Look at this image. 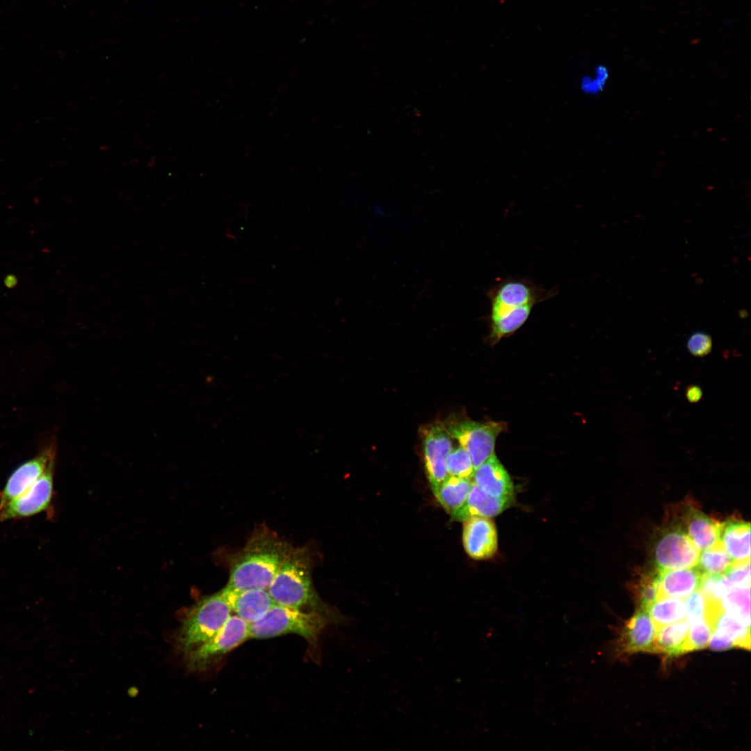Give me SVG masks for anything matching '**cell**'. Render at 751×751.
Wrapping results in <instances>:
<instances>
[{
  "mask_svg": "<svg viewBox=\"0 0 751 751\" xmlns=\"http://www.w3.org/2000/svg\"><path fill=\"white\" fill-rule=\"evenodd\" d=\"M687 348L689 352L698 357H702L709 354L712 348V340L711 337L703 332H696L692 334L687 341Z\"/></svg>",
  "mask_w": 751,
  "mask_h": 751,
  "instance_id": "cell-31",
  "label": "cell"
},
{
  "mask_svg": "<svg viewBox=\"0 0 751 751\" xmlns=\"http://www.w3.org/2000/svg\"><path fill=\"white\" fill-rule=\"evenodd\" d=\"M221 592L232 612L248 624L260 620L276 604L267 589L232 590L224 588Z\"/></svg>",
  "mask_w": 751,
  "mask_h": 751,
  "instance_id": "cell-13",
  "label": "cell"
},
{
  "mask_svg": "<svg viewBox=\"0 0 751 751\" xmlns=\"http://www.w3.org/2000/svg\"><path fill=\"white\" fill-rule=\"evenodd\" d=\"M231 612L221 590L200 599L188 610L176 635L178 650L186 657L224 626Z\"/></svg>",
  "mask_w": 751,
  "mask_h": 751,
  "instance_id": "cell-5",
  "label": "cell"
},
{
  "mask_svg": "<svg viewBox=\"0 0 751 751\" xmlns=\"http://www.w3.org/2000/svg\"><path fill=\"white\" fill-rule=\"evenodd\" d=\"M750 560L734 562L724 575L732 587L750 586Z\"/></svg>",
  "mask_w": 751,
  "mask_h": 751,
  "instance_id": "cell-29",
  "label": "cell"
},
{
  "mask_svg": "<svg viewBox=\"0 0 751 751\" xmlns=\"http://www.w3.org/2000/svg\"><path fill=\"white\" fill-rule=\"evenodd\" d=\"M686 618L688 622L704 618L706 608V598L703 593L697 590L686 597L685 601Z\"/></svg>",
  "mask_w": 751,
  "mask_h": 751,
  "instance_id": "cell-30",
  "label": "cell"
},
{
  "mask_svg": "<svg viewBox=\"0 0 751 751\" xmlns=\"http://www.w3.org/2000/svg\"><path fill=\"white\" fill-rule=\"evenodd\" d=\"M312 563L307 547H291L268 591L279 605L320 613L335 620L337 613L320 599L314 588Z\"/></svg>",
  "mask_w": 751,
  "mask_h": 751,
  "instance_id": "cell-3",
  "label": "cell"
},
{
  "mask_svg": "<svg viewBox=\"0 0 751 751\" xmlns=\"http://www.w3.org/2000/svg\"><path fill=\"white\" fill-rule=\"evenodd\" d=\"M727 613L750 626V586L732 587L721 598Z\"/></svg>",
  "mask_w": 751,
  "mask_h": 751,
  "instance_id": "cell-24",
  "label": "cell"
},
{
  "mask_svg": "<svg viewBox=\"0 0 751 751\" xmlns=\"http://www.w3.org/2000/svg\"><path fill=\"white\" fill-rule=\"evenodd\" d=\"M713 631L731 640L734 647L750 649V626L725 611L717 620Z\"/></svg>",
  "mask_w": 751,
  "mask_h": 751,
  "instance_id": "cell-25",
  "label": "cell"
},
{
  "mask_svg": "<svg viewBox=\"0 0 751 751\" xmlns=\"http://www.w3.org/2000/svg\"><path fill=\"white\" fill-rule=\"evenodd\" d=\"M631 590L634 595L638 609L648 608L659 599V588L658 574L641 572L633 581Z\"/></svg>",
  "mask_w": 751,
  "mask_h": 751,
  "instance_id": "cell-26",
  "label": "cell"
},
{
  "mask_svg": "<svg viewBox=\"0 0 751 751\" xmlns=\"http://www.w3.org/2000/svg\"><path fill=\"white\" fill-rule=\"evenodd\" d=\"M56 458L51 459L42 475L24 493L0 509V522L31 517L50 510Z\"/></svg>",
  "mask_w": 751,
  "mask_h": 751,
  "instance_id": "cell-8",
  "label": "cell"
},
{
  "mask_svg": "<svg viewBox=\"0 0 751 751\" xmlns=\"http://www.w3.org/2000/svg\"><path fill=\"white\" fill-rule=\"evenodd\" d=\"M462 541L467 554L474 559L492 557L497 550V533L488 517H473L465 521Z\"/></svg>",
  "mask_w": 751,
  "mask_h": 751,
  "instance_id": "cell-12",
  "label": "cell"
},
{
  "mask_svg": "<svg viewBox=\"0 0 751 751\" xmlns=\"http://www.w3.org/2000/svg\"><path fill=\"white\" fill-rule=\"evenodd\" d=\"M250 638V624L236 615H230L224 626L186 658L191 671H202L213 662Z\"/></svg>",
  "mask_w": 751,
  "mask_h": 751,
  "instance_id": "cell-7",
  "label": "cell"
},
{
  "mask_svg": "<svg viewBox=\"0 0 751 751\" xmlns=\"http://www.w3.org/2000/svg\"><path fill=\"white\" fill-rule=\"evenodd\" d=\"M700 550L679 526L665 529L654 549L656 572L694 567Z\"/></svg>",
  "mask_w": 751,
  "mask_h": 751,
  "instance_id": "cell-9",
  "label": "cell"
},
{
  "mask_svg": "<svg viewBox=\"0 0 751 751\" xmlns=\"http://www.w3.org/2000/svg\"><path fill=\"white\" fill-rule=\"evenodd\" d=\"M720 540L734 562L750 560V524L738 519L721 523Z\"/></svg>",
  "mask_w": 751,
  "mask_h": 751,
  "instance_id": "cell-19",
  "label": "cell"
},
{
  "mask_svg": "<svg viewBox=\"0 0 751 751\" xmlns=\"http://www.w3.org/2000/svg\"><path fill=\"white\" fill-rule=\"evenodd\" d=\"M656 627L647 610L638 609L628 620L617 640L620 654L652 652Z\"/></svg>",
  "mask_w": 751,
  "mask_h": 751,
  "instance_id": "cell-14",
  "label": "cell"
},
{
  "mask_svg": "<svg viewBox=\"0 0 751 751\" xmlns=\"http://www.w3.org/2000/svg\"><path fill=\"white\" fill-rule=\"evenodd\" d=\"M452 438L469 453L474 469L494 453L496 437L503 431V423L477 422L467 419H453L444 424Z\"/></svg>",
  "mask_w": 751,
  "mask_h": 751,
  "instance_id": "cell-6",
  "label": "cell"
},
{
  "mask_svg": "<svg viewBox=\"0 0 751 751\" xmlns=\"http://www.w3.org/2000/svg\"><path fill=\"white\" fill-rule=\"evenodd\" d=\"M472 483L469 478L448 476L433 490L439 503L452 515L465 503Z\"/></svg>",
  "mask_w": 751,
  "mask_h": 751,
  "instance_id": "cell-21",
  "label": "cell"
},
{
  "mask_svg": "<svg viewBox=\"0 0 751 751\" xmlns=\"http://www.w3.org/2000/svg\"><path fill=\"white\" fill-rule=\"evenodd\" d=\"M449 476L471 478L474 468L469 452L462 446L452 449L446 459Z\"/></svg>",
  "mask_w": 751,
  "mask_h": 751,
  "instance_id": "cell-27",
  "label": "cell"
},
{
  "mask_svg": "<svg viewBox=\"0 0 751 751\" xmlns=\"http://www.w3.org/2000/svg\"><path fill=\"white\" fill-rule=\"evenodd\" d=\"M657 574L659 599L669 597L684 599L700 590L703 580V574L696 566L669 570Z\"/></svg>",
  "mask_w": 751,
  "mask_h": 751,
  "instance_id": "cell-16",
  "label": "cell"
},
{
  "mask_svg": "<svg viewBox=\"0 0 751 751\" xmlns=\"http://www.w3.org/2000/svg\"><path fill=\"white\" fill-rule=\"evenodd\" d=\"M688 643L689 652L706 647L713 632L712 627L703 618L688 622Z\"/></svg>",
  "mask_w": 751,
  "mask_h": 751,
  "instance_id": "cell-28",
  "label": "cell"
},
{
  "mask_svg": "<svg viewBox=\"0 0 751 751\" xmlns=\"http://www.w3.org/2000/svg\"><path fill=\"white\" fill-rule=\"evenodd\" d=\"M734 562L720 540L713 546L702 550L695 566L703 576H724Z\"/></svg>",
  "mask_w": 751,
  "mask_h": 751,
  "instance_id": "cell-22",
  "label": "cell"
},
{
  "mask_svg": "<svg viewBox=\"0 0 751 751\" xmlns=\"http://www.w3.org/2000/svg\"><path fill=\"white\" fill-rule=\"evenodd\" d=\"M647 611L656 629L686 618L685 602L677 597L659 598Z\"/></svg>",
  "mask_w": 751,
  "mask_h": 751,
  "instance_id": "cell-23",
  "label": "cell"
},
{
  "mask_svg": "<svg viewBox=\"0 0 751 751\" xmlns=\"http://www.w3.org/2000/svg\"><path fill=\"white\" fill-rule=\"evenodd\" d=\"M681 515L682 528L700 551L720 540L721 523L691 505L686 506Z\"/></svg>",
  "mask_w": 751,
  "mask_h": 751,
  "instance_id": "cell-15",
  "label": "cell"
},
{
  "mask_svg": "<svg viewBox=\"0 0 751 751\" xmlns=\"http://www.w3.org/2000/svg\"><path fill=\"white\" fill-rule=\"evenodd\" d=\"M512 500V496L489 495L473 483L465 503L451 517L455 520L463 522L473 517H492L507 508Z\"/></svg>",
  "mask_w": 751,
  "mask_h": 751,
  "instance_id": "cell-17",
  "label": "cell"
},
{
  "mask_svg": "<svg viewBox=\"0 0 751 751\" xmlns=\"http://www.w3.org/2000/svg\"><path fill=\"white\" fill-rule=\"evenodd\" d=\"M474 483L489 495L512 496L513 485L507 471L494 453L474 470Z\"/></svg>",
  "mask_w": 751,
  "mask_h": 751,
  "instance_id": "cell-18",
  "label": "cell"
},
{
  "mask_svg": "<svg viewBox=\"0 0 751 751\" xmlns=\"http://www.w3.org/2000/svg\"><path fill=\"white\" fill-rule=\"evenodd\" d=\"M291 547L270 529H256L243 548L232 556L225 588L268 590Z\"/></svg>",
  "mask_w": 751,
  "mask_h": 751,
  "instance_id": "cell-1",
  "label": "cell"
},
{
  "mask_svg": "<svg viewBox=\"0 0 751 751\" xmlns=\"http://www.w3.org/2000/svg\"><path fill=\"white\" fill-rule=\"evenodd\" d=\"M451 437L442 423L423 429L422 445L425 468L434 490L448 477L446 459L452 450Z\"/></svg>",
  "mask_w": 751,
  "mask_h": 751,
  "instance_id": "cell-10",
  "label": "cell"
},
{
  "mask_svg": "<svg viewBox=\"0 0 751 751\" xmlns=\"http://www.w3.org/2000/svg\"><path fill=\"white\" fill-rule=\"evenodd\" d=\"M685 394L689 402L695 403L702 398V391L699 386L690 385L686 388Z\"/></svg>",
  "mask_w": 751,
  "mask_h": 751,
  "instance_id": "cell-32",
  "label": "cell"
},
{
  "mask_svg": "<svg viewBox=\"0 0 751 751\" xmlns=\"http://www.w3.org/2000/svg\"><path fill=\"white\" fill-rule=\"evenodd\" d=\"M556 294L526 279H506L492 287L490 302L489 338L494 343L518 330L538 303Z\"/></svg>",
  "mask_w": 751,
  "mask_h": 751,
  "instance_id": "cell-2",
  "label": "cell"
},
{
  "mask_svg": "<svg viewBox=\"0 0 751 751\" xmlns=\"http://www.w3.org/2000/svg\"><path fill=\"white\" fill-rule=\"evenodd\" d=\"M688 629V622L684 620L657 628L651 652L674 656L689 652Z\"/></svg>",
  "mask_w": 751,
  "mask_h": 751,
  "instance_id": "cell-20",
  "label": "cell"
},
{
  "mask_svg": "<svg viewBox=\"0 0 751 751\" xmlns=\"http://www.w3.org/2000/svg\"><path fill=\"white\" fill-rule=\"evenodd\" d=\"M56 457V444L54 440L35 456L17 467L0 490V509L24 493L42 475L51 459Z\"/></svg>",
  "mask_w": 751,
  "mask_h": 751,
  "instance_id": "cell-11",
  "label": "cell"
},
{
  "mask_svg": "<svg viewBox=\"0 0 751 751\" xmlns=\"http://www.w3.org/2000/svg\"><path fill=\"white\" fill-rule=\"evenodd\" d=\"M332 618L320 613L305 611L276 604L260 620L250 624V638H268L286 634L298 635L316 649L319 636Z\"/></svg>",
  "mask_w": 751,
  "mask_h": 751,
  "instance_id": "cell-4",
  "label": "cell"
}]
</instances>
